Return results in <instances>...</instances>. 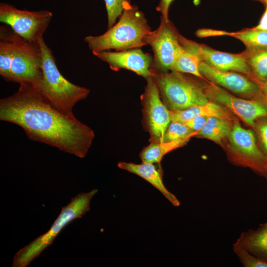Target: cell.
Listing matches in <instances>:
<instances>
[{
  "label": "cell",
  "mask_w": 267,
  "mask_h": 267,
  "mask_svg": "<svg viewBox=\"0 0 267 267\" xmlns=\"http://www.w3.org/2000/svg\"><path fill=\"white\" fill-rule=\"evenodd\" d=\"M142 96L146 123L153 141L161 142L171 122V111L163 101L158 87L150 76Z\"/></svg>",
  "instance_id": "11"
},
{
  "label": "cell",
  "mask_w": 267,
  "mask_h": 267,
  "mask_svg": "<svg viewBox=\"0 0 267 267\" xmlns=\"http://www.w3.org/2000/svg\"><path fill=\"white\" fill-rule=\"evenodd\" d=\"M265 10L258 23V24L252 27L256 30L267 31V0L265 2Z\"/></svg>",
  "instance_id": "29"
},
{
  "label": "cell",
  "mask_w": 267,
  "mask_h": 267,
  "mask_svg": "<svg viewBox=\"0 0 267 267\" xmlns=\"http://www.w3.org/2000/svg\"><path fill=\"white\" fill-rule=\"evenodd\" d=\"M228 137L229 159L234 164L250 168L267 179V156L258 145L254 131L242 127L239 121H233Z\"/></svg>",
  "instance_id": "7"
},
{
  "label": "cell",
  "mask_w": 267,
  "mask_h": 267,
  "mask_svg": "<svg viewBox=\"0 0 267 267\" xmlns=\"http://www.w3.org/2000/svg\"><path fill=\"white\" fill-rule=\"evenodd\" d=\"M174 0H160L156 7V10L161 13V18L165 20H169V9L170 6Z\"/></svg>",
  "instance_id": "28"
},
{
  "label": "cell",
  "mask_w": 267,
  "mask_h": 267,
  "mask_svg": "<svg viewBox=\"0 0 267 267\" xmlns=\"http://www.w3.org/2000/svg\"><path fill=\"white\" fill-rule=\"evenodd\" d=\"M155 164L144 162L135 164L120 162L118 167L143 178L158 190L173 206H179V200L165 187L163 182L162 171Z\"/></svg>",
  "instance_id": "15"
},
{
  "label": "cell",
  "mask_w": 267,
  "mask_h": 267,
  "mask_svg": "<svg viewBox=\"0 0 267 267\" xmlns=\"http://www.w3.org/2000/svg\"><path fill=\"white\" fill-rule=\"evenodd\" d=\"M252 255L267 260V222L242 232L234 243Z\"/></svg>",
  "instance_id": "17"
},
{
  "label": "cell",
  "mask_w": 267,
  "mask_h": 267,
  "mask_svg": "<svg viewBox=\"0 0 267 267\" xmlns=\"http://www.w3.org/2000/svg\"><path fill=\"white\" fill-rule=\"evenodd\" d=\"M170 111L171 121L183 123L197 116L216 117L230 120L232 119L231 112L229 110L219 103L210 100L204 105L192 106L181 110Z\"/></svg>",
  "instance_id": "18"
},
{
  "label": "cell",
  "mask_w": 267,
  "mask_h": 267,
  "mask_svg": "<svg viewBox=\"0 0 267 267\" xmlns=\"http://www.w3.org/2000/svg\"><path fill=\"white\" fill-rule=\"evenodd\" d=\"M265 99L266 102L267 103V96L265 97Z\"/></svg>",
  "instance_id": "32"
},
{
  "label": "cell",
  "mask_w": 267,
  "mask_h": 267,
  "mask_svg": "<svg viewBox=\"0 0 267 267\" xmlns=\"http://www.w3.org/2000/svg\"><path fill=\"white\" fill-rule=\"evenodd\" d=\"M52 17V13L47 10H21L8 3H0V22L30 41L38 42L43 38Z\"/></svg>",
  "instance_id": "8"
},
{
  "label": "cell",
  "mask_w": 267,
  "mask_h": 267,
  "mask_svg": "<svg viewBox=\"0 0 267 267\" xmlns=\"http://www.w3.org/2000/svg\"><path fill=\"white\" fill-rule=\"evenodd\" d=\"M150 75L158 87L161 98L169 109L181 110L209 101L202 84L176 71L161 72L152 67Z\"/></svg>",
  "instance_id": "5"
},
{
  "label": "cell",
  "mask_w": 267,
  "mask_h": 267,
  "mask_svg": "<svg viewBox=\"0 0 267 267\" xmlns=\"http://www.w3.org/2000/svg\"><path fill=\"white\" fill-rule=\"evenodd\" d=\"M92 53L107 63L114 71L125 69L145 79L151 76L150 69L153 63V57L147 53H144L140 48L115 51L103 50Z\"/></svg>",
  "instance_id": "14"
},
{
  "label": "cell",
  "mask_w": 267,
  "mask_h": 267,
  "mask_svg": "<svg viewBox=\"0 0 267 267\" xmlns=\"http://www.w3.org/2000/svg\"><path fill=\"white\" fill-rule=\"evenodd\" d=\"M97 189L81 193L72 198L67 205L63 207L59 216L50 229L28 245L21 249L15 255L13 267H26L42 252L50 246L62 229L72 221L82 218L89 210L90 203Z\"/></svg>",
  "instance_id": "6"
},
{
  "label": "cell",
  "mask_w": 267,
  "mask_h": 267,
  "mask_svg": "<svg viewBox=\"0 0 267 267\" xmlns=\"http://www.w3.org/2000/svg\"><path fill=\"white\" fill-rule=\"evenodd\" d=\"M232 125L230 120L227 119L210 117L204 126L196 133L195 136L208 138L217 143L222 144L224 139H228Z\"/></svg>",
  "instance_id": "19"
},
{
  "label": "cell",
  "mask_w": 267,
  "mask_h": 267,
  "mask_svg": "<svg viewBox=\"0 0 267 267\" xmlns=\"http://www.w3.org/2000/svg\"><path fill=\"white\" fill-rule=\"evenodd\" d=\"M189 139L186 138L170 142L152 141L142 150L140 158L142 162L160 164L164 156L183 145Z\"/></svg>",
  "instance_id": "20"
},
{
  "label": "cell",
  "mask_w": 267,
  "mask_h": 267,
  "mask_svg": "<svg viewBox=\"0 0 267 267\" xmlns=\"http://www.w3.org/2000/svg\"><path fill=\"white\" fill-rule=\"evenodd\" d=\"M179 35L170 20L160 17L158 27L151 31L147 38V44L153 52L151 67L161 72L172 70L181 49Z\"/></svg>",
  "instance_id": "10"
},
{
  "label": "cell",
  "mask_w": 267,
  "mask_h": 267,
  "mask_svg": "<svg viewBox=\"0 0 267 267\" xmlns=\"http://www.w3.org/2000/svg\"><path fill=\"white\" fill-rule=\"evenodd\" d=\"M193 132L185 123L172 121L169 125L161 142H170L195 136Z\"/></svg>",
  "instance_id": "23"
},
{
  "label": "cell",
  "mask_w": 267,
  "mask_h": 267,
  "mask_svg": "<svg viewBox=\"0 0 267 267\" xmlns=\"http://www.w3.org/2000/svg\"><path fill=\"white\" fill-rule=\"evenodd\" d=\"M204 78L232 92L249 99L264 98L261 86L247 76L234 71L218 70L203 62L199 66Z\"/></svg>",
  "instance_id": "12"
},
{
  "label": "cell",
  "mask_w": 267,
  "mask_h": 267,
  "mask_svg": "<svg viewBox=\"0 0 267 267\" xmlns=\"http://www.w3.org/2000/svg\"><path fill=\"white\" fill-rule=\"evenodd\" d=\"M202 86L210 101L223 106L253 128L257 120L267 117V103L265 97L247 99L239 98L207 80L203 82Z\"/></svg>",
  "instance_id": "9"
},
{
  "label": "cell",
  "mask_w": 267,
  "mask_h": 267,
  "mask_svg": "<svg viewBox=\"0 0 267 267\" xmlns=\"http://www.w3.org/2000/svg\"><path fill=\"white\" fill-rule=\"evenodd\" d=\"M209 117L197 116L184 122L193 132H197L204 126Z\"/></svg>",
  "instance_id": "27"
},
{
  "label": "cell",
  "mask_w": 267,
  "mask_h": 267,
  "mask_svg": "<svg viewBox=\"0 0 267 267\" xmlns=\"http://www.w3.org/2000/svg\"><path fill=\"white\" fill-rule=\"evenodd\" d=\"M261 89L263 95L265 97L267 96V81L262 85Z\"/></svg>",
  "instance_id": "30"
},
{
  "label": "cell",
  "mask_w": 267,
  "mask_h": 267,
  "mask_svg": "<svg viewBox=\"0 0 267 267\" xmlns=\"http://www.w3.org/2000/svg\"><path fill=\"white\" fill-rule=\"evenodd\" d=\"M107 14L108 29L112 27L124 10L131 4L130 0H104Z\"/></svg>",
  "instance_id": "24"
},
{
  "label": "cell",
  "mask_w": 267,
  "mask_h": 267,
  "mask_svg": "<svg viewBox=\"0 0 267 267\" xmlns=\"http://www.w3.org/2000/svg\"><path fill=\"white\" fill-rule=\"evenodd\" d=\"M233 251L244 267H267V260L252 255L234 243Z\"/></svg>",
  "instance_id": "25"
},
{
  "label": "cell",
  "mask_w": 267,
  "mask_h": 267,
  "mask_svg": "<svg viewBox=\"0 0 267 267\" xmlns=\"http://www.w3.org/2000/svg\"><path fill=\"white\" fill-rule=\"evenodd\" d=\"M0 120L21 127L29 138L84 158L93 131L74 116L54 108L36 86L21 84L13 95L0 100Z\"/></svg>",
  "instance_id": "1"
},
{
  "label": "cell",
  "mask_w": 267,
  "mask_h": 267,
  "mask_svg": "<svg viewBox=\"0 0 267 267\" xmlns=\"http://www.w3.org/2000/svg\"><path fill=\"white\" fill-rule=\"evenodd\" d=\"M258 0L260 2H261L262 3L265 4V2L267 0Z\"/></svg>",
  "instance_id": "31"
},
{
  "label": "cell",
  "mask_w": 267,
  "mask_h": 267,
  "mask_svg": "<svg viewBox=\"0 0 267 267\" xmlns=\"http://www.w3.org/2000/svg\"><path fill=\"white\" fill-rule=\"evenodd\" d=\"M151 31L144 14L137 6L131 4L106 32L87 36L84 41L92 52L126 50L147 45V38Z\"/></svg>",
  "instance_id": "3"
},
{
  "label": "cell",
  "mask_w": 267,
  "mask_h": 267,
  "mask_svg": "<svg viewBox=\"0 0 267 267\" xmlns=\"http://www.w3.org/2000/svg\"><path fill=\"white\" fill-rule=\"evenodd\" d=\"M39 42L43 56V76L36 87L54 108L64 114L74 116L73 107L86 98L90 90L67 80L60 72L52 51L44 38Z\"/></svg>",
  "instance_id": "4"
},
{
  "label": "cell",
  "mask_w": 267,
  "mask_h": 267,
  "mask_svg": "<svg viewBox=\"0 0 267 267\" xmlns=\"http://www.w3.org/2000/svg\"><path fill=\"white\" fill-rule=\"evenodd\" d=\"M179 41L192 49L199 56L201 62L221 71H234L243 74L252 79L243 52L231 53L218 51L205 44L188 40L180 34Z\"/></svg>",
  "instance_id": "13"
},
{
  "label": "cell",
  "mask_w": 267,
  "mask_h": 267,
  "mask_svg": "<svg viewBox=\"0 0 267 267\" xmlns=\"http://www.w3.org/2000/svg\"><path fill=\"white\" fill-rule=\"evenodd\" d=\"M253 128L259 139L260 147L267 156V117L257 120Z\"/></svg>",
  "instance_id": "26"
},
{
  "label": "cell",
  "mask_w": 267,
  "mask_h": 267,
  "mask_svg": "<svg viewBox=\"0 0 267 267\" xmlns=\"http://www.w3.org/2000/svg\"><path fill=\"white\" fill-rule=\"evenodd\" d=\"M252 79L261 86L267 81V48L243 51Z\"/></svg>",
  "instance_id": "22"
},
{
  "label": "cell",
  "mask_w": 267,
  "mask_h": 267,
  "mask_svg": "<svg viewBox=\"0 0 267 267\" xmlns=\"http://www.w3.org/2000/svg\"><path fill=\"white\" fill-rule=\"evenodd\" d=\"M39 41H30L8 26L0 27V75L6 81L37 87L43 76Z\"/></svg>",
  "instance_id": "2"
},
{
  "label": "cell",
  "mask_w": 267,
  "mask_h": 267,
  "mask_svg": "<svg viewBox=\"0 0 267 267\" xmlns=\"http://www.w3.org/2000/svg\"><path fill=\"white\" fill-rule=\"evenodd\" d=\"M195 35L199 38L213 36H229L242 42L246 50H253L267 48V31L256 30L252 27L237 32H227L211 29L198 30Z\"/></svg>",
  "instance_id": "16"
},
{
  "label": "cell",
  "mask_w": 267,
  "mask_h": 267,
  "mask_svg": "<svg viewBox=\"0 0 267 267\" xmlns=\"http://www.w3.org/2000/svg\"><path fill=\"white\" fill-rule=\"evenodd\" d=\"M179 43L181 49L171 71L190 74L200 79L206 80L199 69V64L201 62L199 56L189 47Z\"/></svg>",
  "instance_id": "21"
}]
</instances>
